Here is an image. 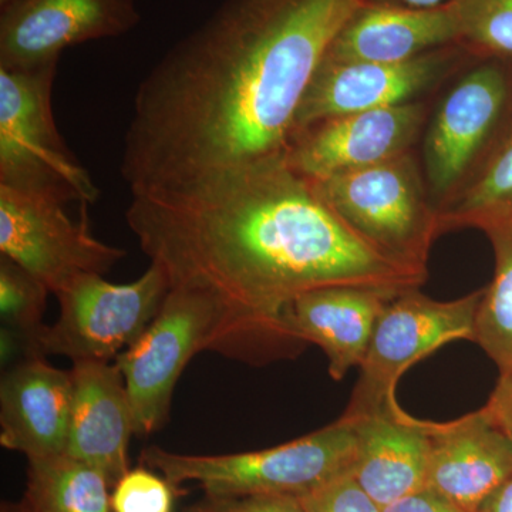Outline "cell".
Masks as SVG:
<instances>
[{"mask_svg": "<svg viewBox=\"0 0 512 512\" xmlns=\"http://www.w3.org/2000/svg\"><path fill=\"white\" fill-rule=\"evenodd\" d=\"M126 221L171 288L214 302L208 350L248 365L302 352L282 318L303 293L330 286L402 293L429 276L370 247L284 154L177 190L133 194Z\"/></svg>", "mask_w": 512, "mask_h": 512, "instance_id": "1", "label": "cell"}, {"mask_svg": "<svg viewBox=\"0 0 512 512\" xmlns=\"http://www.w3.org/2000/svg\"><path fill=\"white\" fill-rule=\"evenodd\" d=\"M363 3L221 0L138 84L120 164L130 194L284 154L330 43Z\"/></svg>", "mask_w": 512, "mask_h": 512, "instance_id": "2", "label": "cell"}, {"mask_svg": "<svg viewBox=\"0 0 512 512\" xmlns=\"http://www.w3.org/2000/svg\"><path fill=\"white\" fill-rule=\"evenodd\" d=\"M356 458L355 424L343 419L308 436L247 453L194 456L148 447L144 466L171 484L197 483L207 495H303L350 473Z\"/></svg>", "mask_w": 512, "mask_h": 512, "instance_id": "3", "label": "cell"}, {"mask_svg": "<svg viewBox=\"0 0 512 512\" xmlns=\"http://www.w3.org/2000/svg\"><path fill=\"white\" fill-rule=\"evenodd\" d=\"M57 63L0 67V187L87 207L100 188L57 128Z\"/></svg>", "mask_w": 512, "mask_h": 512, "instance_id": "4", "label": "cell"}, {"mask_svg": "<svg viewBox=\"0 0 512 512\" xmlns=\"http://www.w3.org/2000/svg\"><path fill=\"white\" fill-rule=\"evenodd\" d=\"M313 183L340 220L370 247L429 272L431 247L443 232L413 151Z\"/></svg>", "mask_w": 512, "mask_h": 512, "instance_id": "5", "label": "cell"}, {"mask_svg": "<svg viewBox=\"0 0 512 512\" xmlns=\"http://www.w3.org/2000/svg\"><path fill=\"white\" fill-rule=\"evenodd\" d=\"M512 123V62L474 59L427 120L423 167L437 210L471 183Z\"/></svg>", "mask_w": 512, "mask_h": 512, "instance_id": "6", "label": "cell"}, {"mask_svg": "<svg viewBox=\"0 0 512 512\" xmlns=\"http://www.w3.org/2000/svg\"><path fill=\"white\" fill-rule=\"evenodd\" d=\"M483 292L443 302L410 289L392 299L377 320L348 409L340 417L353 421L396 409L397 383L409 367L454 340L474 342Z\"/></svg>", "mask_w": 512, "mask_h": 512, "instance_id": "7", "label": "cell"}, {"mask_svg": "<svg viewBox=\"0 0 512 512\" xmlns=\"http://www.w3.org/2000/svg\"><path fill=\"white\" fill-rule=\"evenodd\" d=\"M171 284L153 264L128 284L103 275H84L57 293L59 316L40 332L37 356H63L76 362H110L134 345L160 312Z\"/></svg>", "mask_w": 512, "mask_h": 512, "instance_id": "8", "label": "cell"}, {"mask_svg": "<svg viewBox=\"0 0 512 512\" xmlns=\"http://www.w3.org/2000/svg\"><path fill=\"white\" fill-rule=\"evenodd\" d=\"M217 319L205 293L171 288L146 332L117 356L136 436L156 434L168 423L175 386L192 357L210 349Z\"/></svg>", "mask_w": 512, "mask_h": 512, "instance_id": "9", "label": "cell"}, {"mask_svg": "<svg viewBox=\"0 0 512 512\" xmlns=\"http://www.w3.org/2000/svg\"><path fill=\"white\" fill-rule=\"evenodd\" d=\"M62 202L0 187V255L57 295L84 275H106L126 249L94 238L87 222H74Z\"/></svg>", "mask_w": 512, "mask_h": 512, "instance_id": "10", "label": "cell"}, {"mask_svg": "<svg viewBox=\"0 0 512 512\" xmlns=\"http://www.w3.org/2000/svg\"><path fill=\"white\" fill-rule=\"evenodd\" d=\"M473 59L458 45L399 63L323 59L296 111L293 130L319 120L421 100Z\"/></svg>", "mask_w": 512, "mask_h": 512, "instance_id": "11", "label": "cell"}, {"mask_svg": "<svg viewBox=\"0 0 512 512\" xmlns=\"http://www.w3.org/2000/svg\"><path fill=\"white\" fill-rule=\"evenodd\" d=\"M429 120L423 100L315 121L292 131L286 163L311 181L413 151Z\"/></svg>", "mask_w": 512, "mask_h": 512, "instance_id": "12", "label": "cell"}, {"mask_svg": "<svg viewBox=\"0 0 512 512\" xmlns=\"http://www.w3.org/2000/svg\"><path fill=\"white\" fill-rule=\"evenodd\" d=\"M137 0H13L0 8V67L60 60L63 50L131 32Z\"/></svg>", "mask_w": 512, "mask_h": 512, "instance_id": "13", "label": "cell"}, {"mask_svg": "<svg viewBox=\"0 0 512 512\" xmlns=\"http://www.w3.org/2000/svg\"><path fill=\"white\" fill-rule=\"evenodd\" d=\"M426 488L478 512L512 476V443L484 409L457 420L429 421Z\"/></svg>", "mask_w": 512, "mask_h": 512, "instance_id": "14", "label": "cell"}, {"mask_svg": "<svg viewBox=\"0 0 512 512\" xmlns=\"http://www.w3.org/2000/svg\"><path fill=\"white\" fill-rule=\"evenodd\" d=\"M72 409V372L23 357L0 382V444L28 460L67 453Z\"/></svg>", "mask_w": 512, "mask_h": 512, "instance_id": "15", "label": "cell"}, {"mask_svg": "<svg viewBox=\"0 0 512 512\" xmlns=\"http://www.w3.org/2000/svg\"><path fill=\"white\" fill-rule=\"evenodd\" d=\"M399 293L357 286H330L303 293L284 312L293 342L319 346L329 360V375L339 382L365 359L377 320Z\"/></svg>", "mask_w": 512, "mask_h": 512, "instance_id": "16", "label": "cell"}, {"mask_svg": "<svg viewBox=\"0 0 512 512\" xmlns=\"http://www.w3.org/2000/svg\"><path fill=\"white\" fill-rule=\"evenodd\" d=\"M73 409L67 454L106 476L110 487L130 470L128 444L134 434L130 400L116 363H73Z\"/></svg>", "mask_w": 512, "mask_h": 512, "instance_id": "17", "label": "cell"}, {"mask_svg": "<svg viewBox=\"0 0 512 512\" xmlns=\"http://www.w3.org/2000/svg\"><path fill=\"white\" fill-rule=\"evenodd\" d=\"M448 0L434 8L365 0L330 43L332 62L399 63L439 47L457 45Z\"/></svg>", "mask_w": 512, "mask_h": 512, "instance_id": "18", "label": "cell"}, {"mask_svg": "<svg viewBox=\"0 0 512 512\" xmlns=\"http://www.w3.org/2000/svg\"><path fill=\"white\" fill-rule=\"evenodd\" d=\"M350 423L356 430L352 476L377 504L386 507L426 488L429 421L399 406Z\"/></svg>", "mask_w": 512, "mask_h": 512, "instance_id": "19", "label": "cell"}, {"mask_svg": "<svg viewBox=\"0 0 512 512\" xmlns=\"http://www.w3.org/2000/svg\"><path fill=\"white\" fill-rule=\"evenodd\" d=\"M109 488L100 470L70 454L28 460L25 500L36 512H110Z\"/></svg>", "mask_w": 512, "mask_h": 512, "instance_id": "20", "label": "cell"}, {"mask_svg": "<svg viewBox=\"0 0 512 512\" xmlns=\"http://www.w3.org/2000/svg\"><path fill=\"white\" fill-rule=\"evenodd\" d=\"M493 245V281L484 288L474 323V343L493 359L500 375L512 373V218L483 222Z\"/></svg>", "mask_w": 512, "mask_h": 512, "instance_id": "21", "label": "cell"}, {"mask_svg": "<svg viewBox=\"0 0 512 512\" xmlns=\"http://www.w3.org/2000/svg\"><path fill=\"white\" fill-rule=\"evenodd\" d=\"M439 214L441 232L512 218V123L476 177Z\"/></svg>", "mask_w": 512, "mask_h": 512, "instance_id": "22", "label": "cell"}, {"mask_svg": "<svg viewBox=\"0 0 512 512\" xmlns=\"http://www.w3.org/2000/svg\"><path fill=\"white\" fill-rule=\"evenodd\" d=\"M457 45L474 59L512 62V0H448Z\"/></svg>", "mask_w": 512, "mask_h": 512, "instance_id": "23", "label": "cell"}, {"mask_svg": "<svg viewBox=\"0 0 512 512\" xmlns=\"http://www.w3.org/2000/svg\"><path fill=\"white\" fill-rule=\"evenodd\" d=\"M50 291L15 262L0 256V315L5 328L15 333L26 357L36 355V340L46 328L43 315Z\"/></svg>", "mask_w": 512, "mask_h": 512, "instance_id": "24", "label": "cell"}, {"mask_svg": "<svg viewBox=\"0 0 512 512\" xmlns=\"http://www.w3.org/2000/svg\"><path fill=\"white\" fill-rule=\"evenodd\" d=\"M175 485L151 468L128 470L114 485L110 497L113 512H173Z\"/></svg>", "mask_w": 512, "mask_h": 512, "instance_id": "25", "label": "cell"}, {"mask_svg": "<svg viewBox=\"0 0 512 512\" xmlns=\"http://www.w3.org/2000/svg\"><path fill=\"white\" fill-rule=\"evenodd\" d=\"M301 498L306 512H383L350 473L316 488Z\"/></svg>", "mask_w": 512, "mask_h": 512, "instance_id": "26", "label": "cell"}, {"mask_svg": "<svg viewBox=\"0 0 512 512\" xmlns=\"http://www.w3.org/2000/svg\"><path fill=\"white\" fill-rule=\"evenodd\" d=\"M183 512H306L295 495H207Z\"/></svg>", "mask_w": 512, "mask_h": 512, "instance_id": "27", "label": "cell"}, {"mask_svg": "<svg viewBox=\"0 0 512 512\" xmlns=\"http://www.w3.org/2000/svg\"><path fill=\"white\" fill-rule=\"evenodd\" d=\"M483 409L512 443V373L500 375L497 386Z\"/></svg>", "mask_w": 512, "mask_h": 512, "instance_id": "28", "label": "cell"}, {"mask_svg": "<svg viewBox=\"0 0 512 512\" xmlns=\"http://www.w3.org/2000/svg\"><path fill=\"white\" fill-rule=\"evenodd\" d=\"M383 512H468L429 488L400 498L383 507Z\"/></svg>", "mask_w": 512, "mask_h": 512, "instance_id": "29", "label": "cell"}, {"mask_svg": "<svg viewBox=\"0 0 512 512\" xmlns=\"http://www.w3.org/2000/svg\"><path fill=\"white\" fill-rule=\"evenodd\" d=\"M478 512H512V476L481 507Z\"/></svg>", "mask_w": 512, "mask_h": 512, "instance_id": "30", "label": "cell"}, {"mask_svg": "<svg viewBox=\"0 0 512 512\" xmlns=\"http://www.w3.org/2000/svg\"><path fill=\"white\" fill-rule=\"evenodd\" d=\"M380 2L399 3L412 8H434V6L443 5L447 0H380Z\"/></svg>", "mask_w": 512, "mask_h": 512, "instance_id": "31", "label": "cell"}, {"mask_svg": "<svg viewBox=\"0 0 512 512\" xmlns=\"http://www.w3.org/2000/svg\"><path fill=\"white\" fill-rule=\"evenodd\" d=\"M2 512H36L32 505L23 498L20 503H8L2 505Z\"/></svg>", "mask_w": 512, "mask_h": 512, "instance_id": "32", "label": "cell"}, {"mask_svg": "<svg viewBox=\"0 0 512 512\" xmlns=\"http://www.w3.org/2000/svg\"><path fill=\"white\" fill-rule=\"evenodd\" d=\"M13 0H0V8H5V6H8L9 3H12Z\"/></svg>", "mask_w": 512, "mask_h": 512, "instance_id": "33", "label": "cell"}]
</instances>
